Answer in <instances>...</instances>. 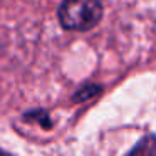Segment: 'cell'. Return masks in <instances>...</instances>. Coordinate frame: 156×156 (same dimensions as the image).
<instances>
[{
  "label": "cell",
  "instance_id": "3957f363",
  "mask_svg": "<svg viewBox=\"0 0 156 156\" xmlns=\"http://www.w3.org/2000/svg\"><path fill=\"white\" fill-rule=\"evenodd\" d=\"M99 91H101V89H99L98 86L89 84V86H86V87H82L81 91L76 94V101H84V99H89V98H92V96H96Z\"/></svg>",
  "mask_w": 156,
  "mask_h": 156
},
{
  "label": "cell",
  "instance_id": "7a4b0ae2",
  "mask_svg": "<svg viewBox=\"0 0 156 156\" xmlns=\"http://www.w3.org/2000/svg\"><path fill=\"white\" fill-rule=\"evenodd\" d=\"M128 156H156V136H144Z\"/></svg>",
  "mask_w": 156,
  "mask_h": 156
},
{
  "label": "cell",
  "instance_id": "6da1fadb",
  "mask_svg": "<svg viewBox=\"0 0 156 156\" xmlns=\"http://www.w3.org/2000/svg\"><path fill=\"white\" fill-rule=\"evenodd\" d=\"M104 9L101 0H62L57 17L66 30L86 32L101 22Z\"/></svg>",
  "mask_w": 156,
  "mask_h": 156
}]
</instances>
